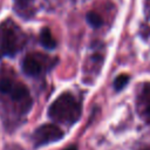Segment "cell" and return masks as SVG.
Listing matches in <instances>:
<instances>
[{
	"label": "cell",
	"instance_id": "cell-1",
	"mask_svg": "<svg viewBox=\"0 0 150 150\" xmlns=\"http://www.w3.org/2000/svg\"><path fill=\"white\" fill-rule=\"evenodd\" d=\"M0 96L6 105L18 116H25L32 108V97L28 88L14 76L4 74L0 76Z\"/></svg>",
	"mask_w": 150,
	"mask_h": 150
},
{
	"label": "cell",
	"instance_id": "cell-2",
	"mask_svg": "<svg viewBox=\"0 0 150 150\" xmlns=\"http://www.w3.org/2000/svg\"><path fill=\"white\" fill-rule=\"evenodd\" d=\"M47 114L53 121L69 127L80 120L81 103L71 93L66 91L54 100V102L49 105Z\"/></svg>",
	"mask_w": 150,
	"mask_h": 150
},
{
	"label": "cell",
	"instance_id": "cell-3",
	"mask_svg": "<svg viewBox=\"0 0 150 150\" xmlns=\"http://www.w3.org/2000/svg\"><path fill=\"white\" fill-rule=\"evenodd\" d=\"M27 43L25 32L11 19L0 23V59L18 54Z\"/></svg>",
	"mask_w": 150,
	"mask_h": 150
},
{
	"label": "cell",
	"instance_id": "cell-4",
	"mask_svg": "<svg viewBox=\"0 0 150 150\" xmlns=\"http://www.w3.org/2000/svg\"><path fill=\"white\" fill-rule=\"evenodd\" d=\"M56 62L57 60L55 57H50L49 55L42 53H29L23 57L21 68L26 75L39 77L49 71L56 64Z\"/></svg>",
	"mask_w": 150,
	"mask_h": 150
},
{
	"label": "cell",
	"instance_id": "cell-5",
	"mask_svg": "<svg viewBox=\"0 0 150 150\" xmlns=\"http://www.w3.org/2000/svg\"><path fill=\"white\" fill-rule=\"evenodd\" d=\"M63 137V131L55 124H42L36 128L32 135V142L35 148H40L53 142L60 141Z\"/></svg>",
	"mask_w": 150,
	"mask_h": 150
},
{
	"label": "cell",
	"instance_id": "cell-6",
	"mask_svg": "<svg viewBox=\"0 0 150 150\" xmlns=\"http://www.w3.org/2000/svg\"><path fill=\"white\" fill-rule=\"evenodd\" d=\"M136 109L143 121L150 123V82L143 83L136 96Z\"/></svg>",
	"mask_w": 150,
	"mask_h": 150
},
{
	"label": "cell",
	"instance_id": "cell-7",
	"mask_svg": "<svg viewBox=\"0 0 150 150\" xmlns=\"http://www.w3.org/2000/svg\"><path fill=\"white\" fill-rule=\"evenodd\" d=\"M14 11L23 19H32L35 14L34 0H14Z\"/></svg>",
	"mask_w": 150,
	"mask_h": 150
},
{
	"label": "cell",
	"instance_id": "cell-8",
	"mask_svg": "<svg viewBox=\"0 0 150 150\" xmlns=\"http://www.w3.org/2000/svg\"><path fill=\"white\" fill-rule=\"evenodd\" d=\"M40 42L48 50H52L56 47V40L53 38V34L48 27H43L40 30Z\"/></svg>",
	"mask_w": 150,
	"mask_h": 150
},
{
	"label": "cell",
	"instance_id": "cell-9",
	"mask_svg": "<svg viewBox=\"0 0 150 150\" xmlns=\"http://www.w3.org/2000/svg\"><path fill=\"white\" fill-rule=\"evenodd\" d=\"M86 20L94 28H100L103 25V19L101 18L100 14H97L95 12H88L86 15Z\"/></svg>",
	"mask_w": 150,
	"mask_h": 150
},
{
	"label": "cell",
	"instance_id": "cell-10",
	"mask_svg": "<svg viewBox=\"0 0 150 150\" xmlns=\"http://www.w3.org/2000/svg\"><path fill=\"white\" fill-rule=\"evenodd\" d=\"M128 82H129V75H127V74L118 75L115 79V81H114V88H115V90H117V91L122 90L128 84Z\"/></svg>",
	"mask_w": 150,
	"mask_h": 150
},
{
	"label": "cell",
	"instance_id": "cell-11",
	"mask_svg": "<svg viewBox=\"0 0 150 150\" xmlns=\"http://www.w3.org/2000/svg\"><path fill=\"white\" fill-rule=\"evenodd\" d=\"M63 150H77V146L76 145H70V146H68V148H66Z\"/></svg>",
	"mask_w": 150,
	"mask_h": 150
},
{
	"label": "cell",
	"instance_id": "cell-12",
	"mask_svg": "<svg viewBox=\"0 0 150 150\" xmlns=\"http://www.w3.org/2000/svg\"><path fill=\"white\" fill-rule=\"evenodd\" d=\"M142 150H150V146L149 148H145V149H142Z\"/></svg>",
	"mask_w": 150,
	"mask_h": 150
}]
</instances>
